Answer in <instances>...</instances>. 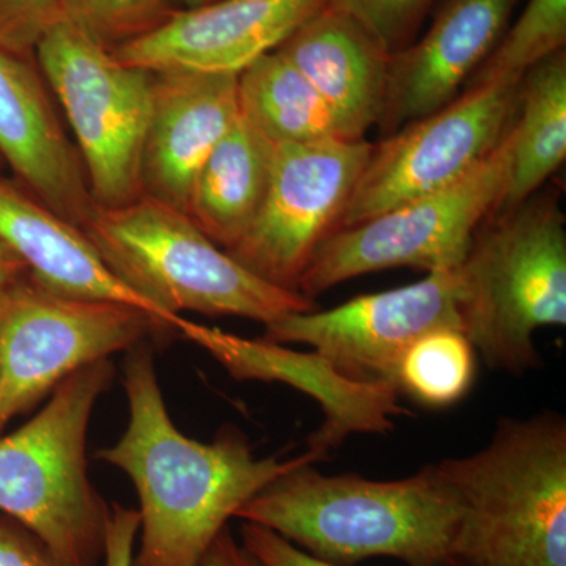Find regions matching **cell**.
Listing matches in <instances>:
<instances>
[{
  "label": "cell",
  "mask_w": 566,
  "mask_h": 566,
  "mask_svg": "<svg viewBox=\"0 0 566 566\" xmlns=\"http://www.w3.org/2000/svg\"><path fill=\"white\" fill-rule=\"evenodd\" d=\"M35 61L65 112L96 207L111 210L144 197L155 74L118 61L65 18L44 33Z\"/></svg>",
  "instance_id": "obj_7"
},
{
  "label": "cell",
  "mask_w": 566,
  "mask_h": 566,
  "mask_svg": "<svg viewBox=\"0 0 566 566\" xmlns=\"http://www.w3.org/2000/svg\"><path fill=\"white\" fill-rule=\"evenodd\" d=\"M329 0H216L178 9L161 28L112 54L126 65L158 71L240 74L274 52Z\"/></svg>",
  "instance_id": "obj_13"
},
{
  "label": "cell",
  "mask_w": 566,
  "mask_h": 566,
  "mask_svg": "<svg viewBox=\"0 0 566 566\" xmlns=\"http://www.w3.org/2000/svg\"><path fill=\"white\" fill-rule=\"evenodd\" d=\"M517 2L446 0L430 29L392 55L381 132L389 136L455 99L504 35Z\"/></svg>",
  "instance_id": "obj_17"
},
{
  "label": "cell",
  "mask_w": 566,
  "mask_h": 566,
  "mask_svg": "<svg viewBox=\"0 0 566 566\" xmlns=\"http://www.w3.org/2000/svg\"><path fill=\"white\" fill-rule=\"evenodd\" d=\"M460 300L458 266L447 268L329 311L283 316L264 326L263 338L311 346L319 359L352 381L394 385L398 363L417 338L439 327L463 331Z\"/></svg>",
  "instance_id": "obj_12"
},
{
  "label": "cell",
  "mask_w": 566,
  "mask_h": 566,
  "mask_svg": "<svg viewBox=\"0 0 566 566\" xmlns=\"http://www.w3.org/2000/svg\"><path fill=\"white\" fill-rule=\"evenodd\" d=\"M0 159L36 200L84 229L99 210L36 61L0 50Z\"/></svg>",
  "instance_id": "obj_15"
},
{
  "label": "cell",
  "mask_w": 566,
  "mask_h": 566,
  "mask_svg": "<svg viewBox=\"0 0 566 566\" xmlns=\"http://www.w3.org/2000/svg\"><path fill=\"white\" fill-rule=\"evenodd\" d=\"M61 18V0H0V50L35 61L40 40Z\"/></svg>",
  "instance_id": "obj_27"
},
{
  "label": "cell",
  "mask_w": 566,
  "mask_h": 566,
  "mask_svg": "<svg viewBox=\"0 0 566 566\" xmlns=\"http://www.w3.org/2000/svg\"><path fill=\"white\" fill-rule=\"evenodd\" d=\"M565 44L566 0H527L468 84L523 77L536 63L564 51Z\"/></svg>",
  "instance_id": "obj_24"
},
{
  "label": "cell",
  "mask_w": 566,
  "mask_h": 566,
  "mask_svg": "<svg viewBox=\"0 0 566 566\" xmlns=\"http://www.w3.org/2000/svg\"><path fill=\"white\" fill-rule=\"evenodd\" d=\"M521 80L468 84L441 109L406 123L374 144L335 230L442 191L468 177L509 132Z\"/></svg>",
  "instance_id": "obj_10"
},
{
  "label": "cell",
  "mask_w": 566,
  "mask_h": 566,
  "mask_svg": "<svg viewBox=\"0 0 566 566\" xmlns=\"http://www.w3.org/2000/svg\"><path fill=\"white\" fill-rule=\"evenodd\" d=\"M433 3L434 0H329L327 9L348 14L394 55L416 40Z\"/></svg>",
  "instance_id": "obj_26"
},
{
  "label": "cell",
  "mask_w": 566,
  "mask_h": 566,
  "mask_svg": "<svg viewBox=\"0 0 566 566\" xmlns=\"http://www.w3.org/2000/svg\"><path fill=\"white\" fill-rule=\"evenodd\" d=\"M0 566H71L39 535L0 513Z\"/></svg>",
  "instance_id": "obj_28"
},
{
  "label": "cell",
  "mask_w": 566,
  "mask_h": 566,
  "mask_svg": "<svg viewBox=\"0 0 566 566\" xmlns=\"http://www.w3.org/2000/svg\"><path fill=\"white\" fill-rule=\"evenodd\" d=\"M199 566H264L251 551L234 538L229 526L222 528L203 554Z\"/></svg>",
  "instance_id": "obj_31"
},
{
  "label": "cell",
  "mask_w": 566,
  "mask_h": 566,
  "mask_svg": "<svg viewBox=\"0 0 566 566\" xmlns=\"http://www.w3.org/2000/svg\"><path fill=\"white\" fill-rule=\"evenodd\" d=\"M123 367L128 423L96 458L120 469L139 497V549L133 566H199L203 554L241 506L264 486L319 458H256L243 431L222 428L211 442L178 430L167 409L155 356L129 349Z\"/></svg>",
  "instance_id": "obj_1"
},
{
  "label": "cell",
  "mask_w": 566,
  "mask_h": 566,
  "mask_svg": "<svg viewBox=\"0 0 566 566\" xmlns=\"http://www.w3.org/2000/svg\"><path fill=\"white\" fill-rule=\"evenodd\" d=\"M371 147L340 139L274 145L262 207L226 252L263 281L297 292L316 249L337 229Z\"/></svg>",
  "instance_id": "obj_11"
},
{
  "label": "cell",
  "mask_w": 566,
  "mask_h": 566,
  "mask_svg": "<svg viewBox=\"0 0 566 566\" xmlns=\"http://www.w3.org/2000/svg\"><path fill=\"white\" fill-rule=\"evenodd\" d=\"M182 9H197V7L208 6V3L216 2V0H180Z\"/></svg>",
  "instance_id": "obj_33"
},
{
  "label": "cell",
  "mask_w": 566,
  "mask_h": 566,
  "mask_svg": "<svg viewBox=\"0 0 566 566\" xmlns=\"http://www.w3.org/2000/svg\"><path fill=\"white\" fill-rule=\"evenodd\" d=\"M463 333L486 367L523 376L542 367L535 334L566 326V218L539 189L480 223L458 264Z\"/></svg>",
  "instance_id": "obj_4"
},
{
  "label": "cell",
  "mask_w": 566,
  "mask_h": 566,
  "mask_svg": "<svg viewBox=\"0 0 566 566\" xmlns=\"http://www.w3.org/2000/svg\"><path fill=\"white\" fill-rule=\"evenodd\" d=\"M273 159L274 145L240 117L196 174L186 214L223 251L240 241L262 207Z\"/></svg>",
  "instance_id": "obj_20"
},
{
  "label": "cell",
  "mask_w": 566,
  "mask_h": 566,
  "mask_svg": "<svg viewBox=\"0 0 566 566\" xmlns=\"http://www.w3.org/2000/svg\"><path fill=\"white\" fill-rule=\"evenodd\" d=\"M237 517L338 566L375 557L449 566L463 505L438 464L397 480L327 475L303 464L264 486Z\"/></svg>",
  "instance_id": "obj_2"
},
{
  "label": "cell",
  "mask_w": 566,
  "mask_h": 566,
  "mask_svg": "<svg viewBox=\"0 0 566 566\" xmlns=\"http://www.w3.org/2000/svg\"><path fill=\"white\" fill-rule=\"evenodd\" d=\"M438 468L463 505L455 566H566V419L501 417L483 449Z\"/></svg>",
  "instance_id": "obj_3"
},
{
  "label": "cell",
  "mask_w": 566,
  "mask_h": 566,
  "mask_svg": "<svg viewBox=\"0 0 566 566\" xmlns=\"http://www.w3.org/2000/svg\"><path fill=\"white\" fill-rule=\"evenodd\" d=\"M0 163H2V159H0Z\"/></svg>",
  "instance_id": "obj_35"
},
{
  "label": "cell",
  "mask_w": 566,
  "mask_h": 566,
  "mask_svg": "<svg viewBox=\"0 0 566 566\" xmlns=\"http://www.w3.org/2000/svg\"><path fill=\"white\" fill-rule=\"evenodd\" d=\"M144 158V196L188 210L196 174L241 117L238 74L158 71Z\"/></svg>",
  "instance_id": "obj_16"
},
{
  "label": "cell",
  "mask_w": 566,
  "mask_h": 566,
  "mask_svg": "<svg viewBox=\"0 0 566 566\" xmlns=\"http://www.w3.org/2000/svg\"><path fill=\"white\" fill-rule=\"evenodd\" d=\"M159 327L132 305L61 296L22 275L0 293V434L70 376Z\"/></svg>",
  "instance_id": "obj_9"
},
{
  "label": "cell",
  "mask_w": 566,
  "mask_h": 566,
  "mask_svg": "<svg viewBox=\"0 0 566 566\" xmlns=\"http://www.w3.org/2000/svg\"><path fill=\"white\" fill-rule=\"evenodd\" d=\"M275 51L314 85L346 140H365L381 120L392 54L348 14L326 7Z\"/></svg>",
  "instance_id": "obj_19"
},
{
  "label": "cell",
  "mask_w": 566,
  "mask_h": 566,
  "mask_svg": "<svg viewBox=\"0 0 566 566\" xmlns=\"http://www.w3.org/2000/svg\"><path fill=\"white\" fill-rule=\"evenodd\" d=\"M175 331L211 354L241 381H275L296 387L323 406L324 422L311 436L308 452L319 460L353 433L392 431L394 417L408 415L394 385L346 379L314 352L300 353L264 338H244L181 316Z\"/></svg>",
  "instance_id": "obj_14"
},
{
  "label": "cell",
  "mask_w": 566,
  "mask_h": 566,
  "mask_svg": "<svg viewBox=\"0 0 566 566\" xmlns=\"http://www.w3.org/2000/svg\"><path fill=\"white\" fill-rule=\"evenodd\" d=\"M139 524L136 509L122 504L111 505L102 566H133Z\"/></svg>",
  "instance_id": "obj_30"
},
{
  "label": "cell",
  "mask_w": 566,
  "mask_h": 566,
  "mask_svg": "<svg viewBox=\"0 0 566 566\" xmlns=\"http://www.w3.org/2000/svg\"><path fill=\"white\" fill-rule=\"evenodd\" d=\"M111 359L70 376L29 422L0 434V513L71 566H102L111 505L88 475L93 411L114 381Z\"/></svg>",
  "instance_id": "obj_6"
},
{
  "label": "cell",
  "mask_w": 566,
  "mask_h": 566,
  "mask_svg": "<svg viewBox=\"0 0 566 566\" xmlns=\"http://www.w3.org/2000/svg\"><path fill=\"white\" fill-rule=\"evenodd\" d=\"M509 169L506 132L463 180L331 233L312 256L297 292L315 300L340 283L378 271L412 268L433 273L457 268L480 223L501 205Z\"/></svg>",
  "instance_id": "obj_8"
},
{
  "label": "cell",
  "mask_w": 566,
  "mask_h": 566,
  "mask_svg": "<svg viewBox=\"0 0 566 566\" xmlns=\"http://www.w3.org/2000/svg\"><path fill=\"white\" fill-rule=\"evenodd\" d=\"M449 566H455V565H449Z\"/></svg>",
  "instance_id": "obj_34"
},
{
  "label": "cell",
  "mask_w": 566,
  "mask_h": 566,
  "mask_svg": "<svg viewBox=\"0 0 566 566\" xmlns=\"http://www.w3.org/2000/svg\"><path fill=\"white\" fill-rule=\"evenodd\" d=\"M61 10L99 46L115 51L161 28L178 9L172 0H61Z\"/></svg>",
  "instance_id": "obj_25"
},
{
  "label": "cell",
  "mask_w": 566,
  "mask_h": 566,
  "mask_svg": "<svg viewBox=\"0 0 566 566\" xmlns=\"http://www.w3.org/2000/svg\"><path fill=\"white\" fill-rule=\"evenodd\" d=\"M238 102L241 117L273 145L346 140L322 95L279 51L238 74Z\"/></svg>",
  "instance_id": "obj_22"
},
{
  "label": "cell",
  "mask_w": 566,
  "mask_h": 566,
  "mask_svg": "<svg viewBox=\"0 0 566 566\" xmlns=\"http://www.w3.org/2000/svg\"><path fill=\"white\" fill-rule=\"evenodd\" d=\"M82 230L112 273L155 305L172 329L181 312L240 316L268 326L316 308L304 294L245 270L186 212L150 197L111 210L99 208Z\"/></svg>",
  "instance_id": "obj_5"
},
{
  "label": "cell",
  "mask_w": 566,
  "mask_h": 566,
  "mask_svg": "<svg viewBox=\"0 0 566 566\" xmlns=\"http://www.w3.org/2000/svg\"><path fill=\"white\" fill-rule=\"evenodd\" d=\"M241 543L264 566H338L311 556L270 528L244 523L240 528Z\"/></svg>",
  "instance_id": "obj_29"
},
{
  "label": "cell",
  "mask_w": 566,
  "mask_h": 566,
  "mask_svg": "<svg viewBox=\"0 0 566 566\" xmlns=\"http://www.w3.org/2000/svg\"><path fill=\"white\" fill-rule=\"evenodd\" d=\"M476 374V352L458 327H439L409 345L394 385L416 403L446 409L471 392Z\"/></svg>",
  "instance_id": "obj_23"
},
{
  "label": "cell",
  "mask_w": 566,
  "mask_h": 566,
  "mask_svg": "<svg viewBox=\"0 0 566 566\" xmlns=\"http://www.w3.org/2000/svg\"><path fill=\"white\" fill-rule=\"evenodd\" d=\"M510 169L497 210L534 196L566 159V51L524 73L509 129ZM495 210V211H497Z\"/></svg>",
  "instance_id": "obj_21"
},
{
  "label": "cell",
  "mask_w": 566,
  "mask_h": 566,
  "mask_svg": "<svg viewBox=\"0 0 566 566\" xmlns=\"http://www.w3.org/2000/svg\"><path fill=\"white\" fill-rule=\"evenodd\" d=\"M24 274H28L24 264L0 241V293L6 292L11 283Z\"/></svg>",
  "instance_id": "obj_32"
},
{
  "label": "cell",
  "mask_w": 566,
  "mask_h": 566,
  "mask_svg": "<svg viewBox=\"0 0 566 566\" xmlns=\"http://www.w3.org/2000/svg\"><path fill=\"white\" fill-rule=\"evenodd\" d=\"M0 241L44 289L76 300L132 305L155 318L169 319L120 281L84 230L36 200L18 182L0 178Z\"/></svg>",
  "instance_id": "obj_18"
}]
</instances>
